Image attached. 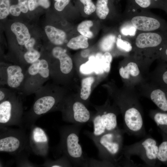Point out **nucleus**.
Here are the masks:
<instances>
[{
    "mask_svg": "<svg viewBox=\"0 0 167 167\" xmlns=\"http://www.w3.org/2000/svg\"><path fill=\"white\" fill-rule=\"evenodd\" d=\"M54 85L48 83L43 86L35 93V96L30 109L24 113L22 128L29 129L43 115L58 110L65 97Z\"/></svg>",
    "mask_w": 167,
    "mask_h": 167,
    "instance_id": "obj_1",
    "label": "nucleus"
},
{
    "mask_svg": "<svg viewBox=\"0 0 167 167\" xmlns=\"http://www.w3.org/2000/svg\"><path fill=\"white\" fill-rule=\"evenodd\" d=\"M132 90L114 99L123 118L124 130L130 135L138 137L145 135L143 110L138 98Z\"/></svg>",
    "mask_w": 167,
    "mask_h": 167,
    "instance_id": "obj_2",
    "label": "nucleus"
},
{
    "mask_svg": "<svg viewBox=\"0 0 167 167\" xmlns=\"http://www.w3.org/2000/svg\"><path fill=\"white\" fill-rule=\"evenodd\" d=\"M124 129L118 127L116 129L98 136L91 132L85 131L84 133L91 139L97 147L98 156L102 160L110 164L112 167L120 166L123 157Z\"/></svg>",
    "mask_w": 167,
    "mask_h": 167,
    "instance_id": "obj_3",
    "label": "nucleus"
},
{
    "mask_svg": "<svg viewBox=\"0 0 167 167\" xmlns=\"http://www.w3.org/2000/svg\"><path fill=\"white\" fill-rule=\"evenodd\" d=\"M167 41V31L138 32L131 41L133 54L147 64L159 58Z\"/></svg>",
    "mask_w": 167,
    "mask_h": 167,
    "instance_id": "obj_4",
    "label": "nucleus"
},
{
    "mask_svg": "<svg viewBox=\"0 0 167 167\" xmlns=\"http://www.w3.org/2000/svg\"><path fill=\"white\" fill-rule=\"evenodd\" d=\"M82 125L73 124L59 129L58 148L74 166L87 167L88 158L84 154L79 143V134Z\"/></svg>",
    "mask_w": 167,
    "mask_h": 167,
    "instance_id": "obj_5",
    "label": "nucleus"
},
{
    "mask_svg": "<svg viewBox=\"0 0 167 167\" xmlns=\"http://www.w3.org/2000/svg\"><path fill=\"white\" fill-rule=\"evenodd\" d=\"M50 78L49 62L46 57L38 59L26 69L22 93H35Z\"/></svg>",
    "mask_w": 167,
    "mask_h": 167,
    "instance_id": "obj_6",
    "label": "nucleus"
},
{
    "mask_svg": "<svg viewBox=\"0 0 167 167\" xmlns=\"http://www.w3.org/2000/svg\"><path fill=\"white\" fill-rule=\"evenodd\" d=\"M24 113L21 94L13 91L0 102V127L14 125L22 128Z\"/></svg>",
    "mask_w": 167,
    "mask_h": 167,
    "instance_id": "obj_7",
    "label": "nucleus"
},
{
    "mask_svg": "<svg viewBox=\"0 0 167 167\" xmlns=\"http://www.w3.org/2000/svg\"><path fill=\"white\" fill-rule=\"evenodd\" d=\"M28 147V135L26 129L0 127V152L15 156Z\"/></svg>",
    "mask_w": 167,
    "mask_h": 167,
    "instance_id": "obj_8",
    "label": "nucleus"
},
{
    "mask_svg": "<svg viewBox=\"0 0 167 167\" xmlns=\"http://www.w3.org/2000/svg\"><path fill=\"white\" fill-rule=\"evenodd\" d=\"M126 19L139 32L167 31V22L150 12L149 10L126 8Z\"/></svg>",
    "mask_w": 167,
    "mask_h": 167,
    "instance_id": "obj_9",
    "label": "nucleus"
},
{
    "mask_svg": "<svg viewBox=\"0 0 167 167\" xmlns=\"http://www.w3.org/2000/svg\"><path fill=\"white\" fill-rule=\"evenodd\" d=\"M58 110L62 113L63 120L73 124L83 125L92 122L94 115L81 100L65 96Z\"/></svg>",
    "mask_w": 167,
    "mask_h": 167,
    "instance_id": "obj_10",
    "label": "nucleus"
},
{
    "mask_svg": "<svg viewBox=\"0 0 167 167\" xmlns=\"http://www.w3.org/2000/svg\"><path fill=\"white\" fill-rule=\"evenodd\" d=\"M159 146L156 141L147 136L139 142L123 146L122 154L128 159L135 155L138 156L148 165L156 166L157 161Z\"/></svg>",
    "mask_w": 167,
    "mask_h": 167,
    "instance_id": "obj_11",
    "label": "nucleus"
},
{
    "mask_svg": "<svg viewBox=\"0 0 167 167\" xmlns=\"http://www.w3.org/2000/svg\"><path fill=\"white\" fill-rule=\"evenodd\" d=\"M97 113L94 115L92 122L94 136H98L113 131L118 127L117 117L120 112L119 109L111 106L109 103L100 108H96Z\"/></svg>",
    "mask_w": 167,
    "mask_h": 167,
    "instance_id": "obj_12",
    "label": "nucleus"
},
{
    "mask_svg": "<svg viewBox=\"0 0 167 167\" xmlns=\"http://www.w3.org/2000/svg\"><path fill=\"white\" fill-rule=\"evenodd\" d=\"M50 56L56 60L46 56L49 62L50 77L56 81L61 82L70 74L73 68V62L66 50L62 47H53Z\"/></svg>",
    "mask_w": 167,
    "mask_h": 167,
    "instance_id": "obj_13",
    "label": "nucleus"
},
{
    "mask_svg": "<svg viewBox=\"0 0 167 167\" xmlns=\"http://www.w3.org/2000/svg\"><path fill=\"white\" fill-rule=\"evenodd\" d=\"M27 68L19 64L1 62L0 85L6 86L21 94L25 78Z\"/></svg>",
    "mask_w": 167,
    "mask_h": 167,
    "instance_id": "obj_14",
    "label": "nucleus"
},
{
    "mask_svg": "<svg viewBox=\"0 0 167 167\" xmlns=\"http://www.w3.org/2000/svg\"><path fill=\"white\" fill-rule=\"evenodd\" d=\"M148 65L133 54L127 56L124 64L119 69V74L128 89L132 90L136 85L143 82L146 66Z\"/></svg>",
    "mask_w": 167,
    "mask_h": 167,
    "instance_id": "obj_15",
    "label": "nucleus"
},
{
    "mask_svg": "<svg viewBox=\"0 0 167 167\" xmlns=\"http://www.w3.org/2000/svg\"><path fill=\"white\" fill-rule=\"evenodd\" d=\"M28 135V146L31 152L45 157L49 150V139L45 131L42 128L32 125L30 128Z\"/></svg>",
    "mask_w": 167,
    "mask_h": 167,
    "instance_id": "obj_16",
    "label": "nucleus"
},
{
    "mask_svg": "<svg viewBox=\"0 0 167 167\" xmlns=\"http://www.w3.org/2000/svg\"><path fill=\"white\" fill-rule=\"evenodd\" d=\"M152 84L144 85L147 92H143L149 98L160 110L167 112V89L153 82Z\"/></svg>",
    "mask_w": 167,
    "mask_h": 167,
    "instance_id": "obj_17",
    "label": "nucleus"
},
{
    "mask_svg": "<svg viewBox=\"0 0 167 167\" xmlns=\"http://www.w3.org/2000/svg\"><path fill=\"white\" fill-rule=\"evenodd\" d=\"M127 8L149 10L158 8L164 10L165 0H127Z\"/></svg>",
    "mask_w": 167,
    "mask_h": 167,
    "instance_id": "obj_18",
    "label": "nucleus"
},
{
    "mask_svg": "<svg viewBox=\"0 0 167 167\" xmlns=\"http://www.w3.org/2000/svg\"><path fill=\"white\" fill-rule=\"evenodd\" d=\"M11 28L15 35L18 43L20 46H24L25 44L31 38L28 28L22 23L15 22L11 24Z\"/></svg>",
    "mask_w": 167,
    "mask_h": 167,
    "instance_id": "obj_19",
    "label": "nucleus"
},
{
    "mask_svg": "<svg viewBox=\"0 0 167 167\" xmlns=\"http://www.w3.org/2000/svg\"><path fill=\"white\" fill-rule=\"evenodd\" d=\"M45 30L49 40L53 44L56 45L63 44L66 36L64 31L50 25L46 26Z\"/></svg>",
    "mask_w": 167,
    "mask_h": 167,
    "instance_id": "obj_20",
    "label": "nucleus"
},
{
    "mask_svg": "<svg viewBox=\"0 0 167 167\" xmlns=\"http://www.w3.org/2000/svg\"><path fill=\"white\" fill-rule=\"evenodd\" d=\"M149 116L160 129L162 134L167 136V112L159 109L151 110Z\"/></svg>",
    "mask_w": 167,
    "mask_h": 167,
    "instance_id": "obj_21",
    "label": "nucleus"
},
{
    "mask_svg": "<svg viewBox=\"0 0 167 167\" xmlns=\"http://www.w3.org/2000/svg\"><path fill=\"white\" fill-rule=\"evenodd\" d=\"M153 82L167 89V64L160 61L153 74Z\"/></svg>",
    "mask_w": 167,
    "mask_h": 167,
    "instance_id": "obj_22",
    "label": "nucleus"
},
{
    "mask_svg": "<svg viewBox=\"0 0 167 167\" xmlns=\"http://www.w3.org/2000/svg\"><path fill=\"white\" fill-rule=\"evenodd\" d=\"M23 58L20 60L18 64L27 68L41 58V53L36 49L27 50L23 53Z\"/></svg>",
    "mask_w": 167,
    "mask_h": 167,
    "instance_id": "obj_23",
    "label": "nucleus"
},
{
    "mask_svg": "<svg viewBox=\"0 0 167 167\" xmlns=\"http://www.w3.org/2000/svg\"><path fill=\"white\" fill-rule=\"evenodd\" d=\"M94 81L95 78L92 76L86 77L82 80L79 97L83 102L88 101L91 92L92 85Z\"/></svg>",
    "mask_w": 167,
    "mask_h": 167,
    "instance_id": "obj_24",
    "label": "nucleus"
},
{
    "mask_svg": "<svg viewBox=\"0 0 167 167\" xmlns=\"http://www.w3.org/2000/svg\"><path fill=\"white\" fill-rule=\"evenodd\" d=\"M88 38L80 35L71 39L66 45L68 48L73 50L86 49L89 46Z\"/></svg>",
    "mask_w": 167,
    "mask_h": 167,
    "instance_id": "obj_25",
    "label": "nucleus"
},
{
    "mask_svg": "<svg viewBox=\"0 0 167 167\" xmlns=\"http://www.w3.org/2000/svg\"><path fill=\"white\" fill-rule=\"evenodd\" d=\"M117 37L116 35L112 33L108 34L104 37L99 44L101 50L110 52L116 45Z\"/></svg>",
    "mask_w": 167,
    "mask_h": 167,
    "instance_id": "obj_26",
    "label": "nucleus"
},
{
    "mask_svg": "<svg viewBox=\"0 0 167 167\" xmlns=\"http://www.w3.org/2000/svg\"><path fill=\"white\" fill-rule=\"evenodd\" d=\"M31 151L29 148H27L15 156V161L17 166L19 167H38L28 160Z\"/></svg>",
    "mask_w": 167,
    "mask_h": 167,
    "instance_id": "obj_27",
    "label": "nucleus"
},
{
    "mask_svg": "<svg viewBox=\"0 0 167 167\" xmlns=\"http://www.w3.org/2000/svg\"><path fill=\"white\" fill-rule=\"evenodd\" d=\"M119 31L121 34L124 37L132 39L139 32L131 23L126 19L120 26Z\"/></svg>",
    "mask_w": 167,
    "mask_h": 167,
    "instance_id": "obj_28",
    "label": "nucleus"
},
{
    "mask_svg": "<svg viewBox=\"0 0 167 167\" xmlns=\"http://www.w3.org/2000/svg\"><path fill=\"white\" fill-rule=\"evenodd\" d=\"M116 46L119 50L127 55H130L131 52L133 51V47L131 41L127 37L122 38L121 34L118 35Z\"/></svg>",
    "mask_w": 167,
    "mask_h": 167,
    "instance_id": "obj_29",
    "label": "nucleus"
},
{
    "mask_svg": "<svg viewBox=\"0 0 167 167\" xmlns=\"http://www.w3.org/2000/svg\"><path fill=\"white\" fill-rule=\"evenodd\" d=\"M110 0H97L96 6V13L100 19H104L109 15L110 8Z\"/></svg>",
    "mask_w": 167,
    "mask_h": 167,
    "instance_id": "obj_30",
    "label": "nucleus"
},
{
    "mask_svg": "<svg viewBox=\"0 0 167 167\" xmlns=\"http://www.w3.org/2000/svg\"><path fill=\"white\" fill-rule=\"evenodd\" d=\"M41 166L46 167H72L73 165L67 158L63 155L55 160L46 159Z\"/></svg>",
    "mask_w": 167,
    "mask_h": 167,
    "instance_id": "obj_31",
    "label": "nucleus"
},
{
    "mask_svg": "<svg viewBox=\"0 0 167 167\" xmlns=\"http://www.w3.org/2000/svg\"><path fill=\"white\" fill-rule=\"evenodd\" d=\"M93 24V22L91 20H86L80 23L77 27L78 31L81 35L89 38H92L93 33L90 30V28Z\"/></svg>",
    "mask_w": 167,
    "mask_h": 167,
    "instance_id": "obj_32",
    "label": "nucleus"
},
{
    "mask_svg": "<svg viewBox=\"0 0 167 167\" xmlns=\"http://www.w3.org/2000/svg\"><path fill=\"white\" fill-rule=\"evenodd\" d=\"M163 141L159 145L158 161L167 166V136L162 134Z\"/></svg>",
    "mask_w": 167,
    "mask_h": 167,
    "instance_id": "obj_33",
    "label": "nucleus"
},
{
    "mask_svg": "<svg viewBox=\"0 0 167 167\" xmlns=\"http://www.w3.org/2000/svg\"><path fill=\"white\" fill-rule=\"evenodd\" d=\"M96 65L95 56H91L88 60L81 65L79 67L80 72L84 74L88 75L94 72Z\"/></svg>",
    "mask_w": 167,
    "mask_h": 167,
    "instance_id": "obj_34",
    "label": "nucleus"
},
{
    "mask_svg": "<svg viewBox=\"0 0 167 167\" xmlns=\"http://www.w3.org/2000/svg\"><path fill=\"white\" fill-rule=\"evenodd\" d=\"M9 0H0V19L6 18L10 13Z\"/></svg>",
    "mask_w": 167,
    "mask_h": 167,
    "instance_id": "obj_35",
    "label": "nucleus"
},
{
    "mask_svg": "<svg viewBox=\"0 0 167 167\" xmlns=\"http://www.w3.org/2000/svg\"><path fill=\"white\" fill-rule=\"evenodd\" d=\"M84 6V11L88 15L91 14L96 10V6L92 0H79Z\"/></svg>",
    "mask_w": 167,
    "mask_h": 167,
    "instance_id": "obj_36",
    "label": "nucleus"
},
{
    "mask_svg": "<svg viewBox=\"0 0 167 167\" xmlns=\"http://www.w3.org/2000/svg\"><path fill=\"white\" fill-rule=\"evenodd\" d=\"M112 167L109 163L101 160L98 161L93 158H88L87 167Z\"/></svg>",
    "mask_w": 167,
    "mask_h": 167,
    "instance_id": "obj_37",
    "label": "nucleus"
},
{
    "mask_svg": "<svg viewBox=\"0 0 167 167\" xmlns=\"http://www.w3.org/2000/svg\"><path fill=\"white\" fill-rule=\"evenodd\" d=\"M14 91L11 89L4 87H1L0 89V102L7 99Z\"/></svg>",
    "mask_w": 167,
    "mask_h": 167,
    "instance_id": "obj_38",
    "label": "nucleus"
},
{
    "mask_svg": "<svg viewBox=\"0 0 167 167\" xmlns=\"http://www.w3.org/2000/svg\"><path fill=\"white\" fill-rule=\"evenodd\" d=\"M55 2L54 6L58 11H62L69 3L70 0H54Z\"/></svg>",
    "mask_w": 167,
    "mask_h": 167,
    "instance_id": "obj_39",
    "label": "nucleus"
},
{
    "mask_svg": "<svg viewBox=\"0 0 167 167\" xmlns=\"http://www.w3.org/2000/svg\"><path fill=\"white\" fill-rule=\"evenodd\" d=\"M159 59L167 64V41L161 51Z\"/></svg>",
    "mask_w": 167,
    "mask_h": 167,
    "instance_id": "obj_40",
    "label": "nucleus"
},
{
    "mask_svg": "<svg viewBox=\"0 0 167 167\" xmlns=\"http://www.w3.org/2000/svg\"><path fill=\"white\" fill-rule=\"evenodd\" d=\"M28 0H18V4L21 11L23 13H26L29 9Z\"/></svg>",
    "mask_w": 167,
    "mask_h": 167,
    "instance_id": "obj_41",
    "label": "nucleus"
},
{
    "mask_svg": "<svg viewBox=\"0 0 167 167\" xmlns=\"http://www.w3.org/2000/svg\"><path fill=\"white\" fill-rule=\"evenodd\" d=\"M10 13L13 16H18L20 14L21 11L18 4L12 5L10 6Z\"/></svg>",
    "mask_w": 167,
    "mask_h": 167,
    "instance_id": "obj_42",
    "label": "nucleus"
},
{
    "mask_svg": "<svg viewBox=\"0 0 167 167\" xmlns=\"http://www.w3.org/2000/svg\"><path fill=\"white\" fill-rule=\"evenodd\" d=\"M35 44L36 41L35 39L33 38H30L24 45V47L25 48V52L27 50L35 48L34 46Z\"/></svg>",
    "mask_w": 167,
    "mask_h": 167,
    "instance_id": "obj_43",
    "label": "nucleus"
},
{
    "mask_svg": "<svg viewBox=\"0 0 167 167\" xmlns=\"http://www.w3.org/2000/svg\"><path fill=\"white\" fill-rule=\"evenodd\" d=\"M28 6L29 10L33 11L39 6L37 0H28Z\"/></svg>",
    "mask_w": 167,
    "mask_h": 167,
    "instance_id": "obj_44",
    "label": "nucleus"
},
{
    "mask_svg": "<svg viewBox=\"0 0 167 167\" xmlns=\"http://www.w3.org/2000/svg\"><path fill=\"white\" fill-rule=\"evenodd\" d=\"M39 5L45 8H47L50 5V3L49 0H37Z\"/></svg>",
    "mask_w": 167,
    "mask_h": 167,
    "instance_id": "obj_45",
    "label": "nucleus"
},
{
    "mask_svg": "<svg viewBox=\"0 0 167 167\" xmlns=\"http://www.w3.org/2000/svg\"><path fill=\"white\" fill-rule=\"evenodd\" d=\"M89 52L90 51L88 49H85L81 52V56L83 58H86L88 56Z\"/></svg>",
    "mask_w": 167,
    "mask_h": 167,
    "instance_id": "obj_46",
    "label": "nucleus"
},
{
    "mask_svg": "<svg viewBox=\"0 0 167 167\" xmlns=\"http://www.w3.org/2000/svg\"><path fill=\"white\" fill-rule=\"evenodd\" d=\"M165 8L164 11H165L167 13V0H165Z\"/></svg>",
    "mask_w": 167,
    "mask_h": 167,
    "instance_id": "obj_47",
    "label": "nucleus"
}]
</instances>
